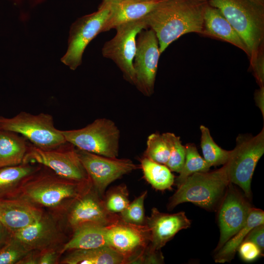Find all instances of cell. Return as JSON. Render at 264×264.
I'll return each mask as SVG.
<instances>
[{
  "label": "cell",
  "instance_id": "obj_19",
  "mask_svg": "<svg viewBox=\"0 0 264 264\" xmlns=\"http://www.w3.org/2000/svg\"><path fill=\"white\" fill-rule=\"evenodd\" d=\"M202 34L231 44L249 56L247 46L229 22L217 8L208 2L204 11Z\"/></svg>",
  "mask_w": 264,
  "mask_h": 264
},
{
  "label": "cell",
  "instance_id": "obj_35",
  "mask_svg": "<svg viewBox=\"0 0 264 264\" xmlns=\"http://www.w3.org/2000/svg\"><path fill=\"white\" fill-rule=\"evenodd\" d=\"M238 250L242 259L247 262H252L258 258L262 251L254 243L243 241L239 245Z\"/></svg>",
  "mask_w": 264,
  "mask_h": 264
},
{
  "label": "cell",
  "instance_id": "obj_34",
  "mask_svg": "<svg viewBox=\"0 0 264 264\" xmlns=\"http://www.w3.org/2000/svg\"><path fill=\"white\" fill-rule=\"evenodd\" d=\"M251 66L260 87L264 86V54L263 45L250 58Z\"/></svg>",
  "mask_w": 264,
  "mask_h": 264
},
{
  "label": "cell",
  "instance_id": "obj_6",
  "mask_svg": "<svg viewBox=\"0 0 264 264\" xmlns=\"http://www.w3.org/2000/svg\"><path fill=\"white\" fill-rule=\"evenodd\" d=\"M0 129L17 132L43 149L54 148L66 142L61 130L55 127L53 117L46 113L21 111L12 117L0 116Z\"/></svg>",
  "mask_w": 264,
  "mask_h": 264
},
{
  "label": "cell",
  "instance_id": "obj_25",
  "mask_svg": "<svg viewBox=\"0 0 264 264\" xmlns=\"http://www.w3.org/2000/svg\"><path fill=\"white\" fill-rule=\"evenodd\" d=\"M262 224H264V211L251 207L243 226L216 252L214 257L215 262L224 263L230 262L249 232L255 226Z\"/></svg>",
  "mask_w": 264,
  "mask_h": 264
},
{
  "label": "cell",
  "instance_id": "obj_5",
  "mask_svg": "<svg viewBox=\"0 0 264 264\" xmlns=\"http://www.w3.org/2000/svg\"><path fill=\"white\" fill-rule=\"evenodd\" d=\"M264 153V127L255 136L240 134L234 149L224 164L230 182L239 186L247 198L251 197L252 176Z\"/></svg>",
  "mask_w": 264,
  "mask_h": 264
},
{
  "label": "cell",
  "instance_id": "obj_13",
  "mask_svg": "<svg viewBox=\"0 0 264 264\" xmlns=\"http://www.w3.org/2000/svg\"><path fill=\"white\" fill-rule=\"evenodd\" d=\"M246 198L232 183H229L219 209L220 236L215 252L245 224L252 207Z\"/></svg>",
  "mask_w": 264,
  "mask_h": 264
},
{
  "label": "cell",
  "instance_id": "obj_11",
  "mask_svg": "<svg viewBox=\"0 0 264 264\" xmlns=\"http://www.w3.org/2000/svg\"><path fill=\"white\" fill-rule=\"evenodd\" d=\"M158 39L151 29L141 31L136 38V50L133 61L134 85L144 95L154 93L159 58Z\"/></svg>",
  "mask_w": 264,
  "mask_h": 264
},
{
  "label": "cell",
  "instance_id": "obj_39",
  "mask_svg": "<svg viewBox=\"0 0 264 264\" xmlns=\"http://www.w3.org/2000/svg\"><path fill=\"white\" fill-rule=\"evenodd\" d=\"M11 233L5 227L0 225V248L7 241Z\"/></svg>",
  "mask_w": 264,
  "mask_h": 264
},
{
  "label": "cell",
  "instance_id": "obj_16",
  "mask_svg": "<svg viewBox=\"0 0 264 264\" xmlns=\"http://www.w3.org/2000/svg\"><path fill=\"white\" fill-rule=\"evenodd\" d=\"M145 225L149 232V246L160 250L178 232L189 228L191 221L184 212L168 214L154 207L150 216L146 217Z\"/></svg>",
  "mask_w": 264,
  "mask_h": 264
},
{
  "label": "cell",
  "instance_id": "obj_26",
  "mask_svg": "<svg viewBox=\"0 0 264 264\" xmlns=\"http://www.w3.org/2000/svg\"><path fill=\"white\" fill-rule=\"evenodd\" d=\"M144 178L158 190L171 189L175 183V176L167 166L143 156L140 159Z\"/></svg>",
  "mask_w": 264,
  "mask_h": 264
},
{
  "label": "cell",
  "instance_id": "obj_42",
  "mask_svg": "<svg viewBox=\"0 0 264 264\" xmlns=\"http://www.w3.org/2000/svg\"><path fill=\"white\" fill-rule=\"evenodd\" d=\"M160 0L164 1V0ZM200 0L205 1H208L209 0Z\"/></svg>",
  "mask_w": 264,
  "mask_h": 264
},
{
  "label": "cell",
  "instance_id": "obj_41",
  "mask_svg": "<svg viewBox=\"0 0 264 264\" xmlns=\"http://www.w3.org/2000/svg\"><path fill=\"white\" fill-rule=\"evenodd\" d=\"M135 1H156V0H133Z\"/></svg>",
  "mask_w": 264,
  "mask_h": 264
},
{
  "label": "cell",
  "instance_id": "obj_17",
  "mask_svg": "<svg viewBox=\"0 0 264 264\" xmlns=\"http://www.w3.org/2000/svg\"><path fill=\"white\" fill-rule=\"evenodd\" d=\"M41 209L19 198L0 199V223L11 233L40 219Z\"/></svg>",
  "mask_w": 264,
  "mask_h": 264
},
{
  "label": "cell",
  "instance_id": "obj_15",
  "mask_svg": "<svg viewBox=\"0 0 264 264\" xmlns=\"http://www.w3.org/2000/svg\"><path fill=\"white\" fill-rule=\"evenodd\" d=\"M68 216V222L73 230L85 223H93L109 225L120 219L119 215L106 209L103 197L92 186L73 201Z\"/></svg>",
  "mask_w": 264,
  "mask_h": 264
},
{
  "label": "cell",
  "instance_id": "obj_29",
  "mask_svg": "<svg viewBox=\"0 0 264 264\" xmlns=\"http://www.w3.org/2000/svg\"><path fill=\"white\" fill-rule=\"evenodd\" d=\"M169 150V157L166 166L173 172L179 173L184 163L186 148L180 141L179 136L172 132L162 134Z\"/></svg>",
  "mask_w": 264,
  "mask_h": 264
},
{
  "label": "cell",
  "instance_id": "obj_4",
  "mask_svg": "<svg viewBox=\"0 0 264 264\" xmlns=\"http://www.w3.org/2000/svg\"><path fill=\"white\" fill-rule=\"evenodd\" d=\"M230 181L225 165L211 172H198L188 177L170 198L167 208L191 202L207 210L220 203Z\"/></svg>",
  "mask_w": 264,
  "mask_h": 264
},
{
  "label": "cell",
  "instance_id": "obj_14",
  "mask_svg": "<svg viewBox=\"0 0 264 264\" xmlns=\"http://www.w3.org/2000/svg\"><path fill=\"white\" fill-rule=\"evenodd\" d=\"M107 238L108 246L124 255L128 264L138 263L150 242L145 225H134L124 222L120 218L109 225Z\"/></svg>",
  "mask_w": 264,
  "mask_h": 264
},
{
  "label": "cell",
  "instance_id": "obj_12",
  "mask_svg": "<svg viewBox=\"0 0 264 264\" xmlns=\"http://www.w3.org/2000/svg\"><path fill=\"white\" fill-rule=\"evenodd\" d=\"M76 150L93 188L102 197L111 182L139 167L129 159L106 157L78 148Z\"/></svg>",
  "mask_w": 264,
  "mask_h": 264
},
{
  "label": "cell",
  "instance_id": "obj_21",
  "mask_svg": "<svg viewBox=\"0 0 264 264\" xmlns=\"http://www.w3.org/2000/svg\"><path fill=\"white\" fill-rule=\"evenodd\" d=\"M109 225L88 223L78 226L74 229L72 237L64 244L60 253L108 246L107 233Z\"/></svg>",
  "mask_w": 264,
  "mask_h": 264
},
{
  "label": "cell",
  "instance_id": "obj_28",
  "mask_svg": "<svg viewBox=\"0 0 264 264\" xmlns=\"http://www.w3.org/2000/svg\"><path fill=\"white\" fill-rule=\"evenodd\" d=\"M185 148L186 156L184 163L179 173V176L175 180L177 187L192 174L198 172H207L211 167L199 155L194 144H187Z\"/></svg>",
  "mask_w": 264,
  "mask_h": 264
},
{
  "label": "cell",
  "instance_id": "obj_43",
  "mask_svg": "<svg viewBox=\"0 0 264 264\" xmlns=\"http://www.w3.org/2000/svg\"><path fill=\"white\" fill-rule=\"evenodd\" d=\"M0 225H1L0 223Z\"/></svg>",
  "mask_w": 264,
  "mask_h": 264
},
{
  "label": "cell",
  "instance_id": "obj_3",
  "mask_svg": "<svg viewBox=\"0 0 264 264\" xmlns=\"http://www.w3.org/2000/svg\"><path fill=\"white\" fill-rule=\"evenodd\" d=\"M229 22L245 44L250 58L263 45L264 5L249 0H209Z\"/></svg>",
  "mask_w": 264,
  "mask_h": 264
},
{
  "label": "cell",
  "instance_id": "obj_27",
  "mask_svg": "<svg viewBox=\"0 0 264 264\" xmlns=\"http://www.w3.org/2000/svg\"><path fill=\"white\" fill-rule=\"evenodd\" d=\"M200 130V146L204 159L210 167L225 164L229 159L230 151L224 150L216 144L208 128L201 125Z\"/></svg>",
  "mask_w": 264,
  "mask_h": 264
},
{
  "label": "cell",
  "instance_id": "obj_22",
  "mask_svg": "<svg viewBox=\"0 0 264 264\" xmlns=\"http://www.w3.org/2000/svg\"><path fill=\"white\" fill-rule=\"evenodd\" d=\"M62 260L65 264H124L126 257L109 246L71 250Z\"/></svg>",
  "mask_w": 264,
  "mask_h": 264
},
{
  "label": "cell",
  "instance_id": "obj_32",
  "mask_svg": "<svg viewBox=\"0 0 264 264\" xmlns=\"http://www.w3.org/2000/svg\"><path fill=\"white\" fill-rule=\"evenodd\" d=\"M31 251L11 234L0 248V264H18Z\"/></svg>",
  "mask_w": 264,
  "mask_h": 264
},
{
  "label": "cell",
  "instance_id": "obj_23",
  "mask_svg": "<svg viewBox=\"0 0 264 264\" xmlns=\"http://www.w3.org/2000/svg\"><path fill=\"white\" fill-rule=\"evenodd\" d=\"M22 163L0 168V199L14 197L24 182L41 167V165Z\"/></svg>",
  "mask_w": 264,
  "mask_h": 264
},
{
  "label": "cell",
  "instance_id": "obj_33",
  "mask_svg": "<svg viewBox=\"0 0 264 264\" xmlns=\"http://www.w3.org/2000/svg\"><path fill=\"white\" fill-rule=\"evenodd\" d=\"M147 191L143 192L120 213L119 217L124 222L136 226H144L146 217L145 214L144 201Z\"/></svg>",
  "mask_w": 264,
  "mask_h": 264
},
{
  "label": "cell",
  "instance_id": "obj_18",
  "mask_svg": "<svg viewBox=\"0 0 264 264\" xmlns=\"http://www.w3.org/2000/svg\"><path fill=\"white\" fill-rule=\"evenodd\" d=\"M11 234L31 250L41 251L52 248L58 231L53 220L43 214L38 220Z\"/></svg>",
  "mask_w": 264,
  "mask_h": 264
},
{
  "label": "cell",
  "instance_id": "obj_20",
  "mask_svg": "<svg viewBox=\"0 0 264 264\" xmlns=\"http://www.w3.org/2000/svg\"><path fill=\"white\" fill-rule=\"evenodd\" d=\"M159 1L114 0L111 15L103 27L102 32L115 28L120 24L143 19Z\"/></svg>",
  "mask_w": 264,
  "mask_h": 264
},
{
  "label": "cell",
  "instance_id": "obj_40",
  "mask_svg": "<svg viewBox=\"0 0 264 264\" xmlns=\"http://www.w3.org/2000/svg\"><path fill=\"white\" fill-rule=\"evenodd\" d=\"M260 5H264V0H249Z\"/></svg>",
  "mask_w": 264,
  "mask_h": 264
},
{
  "label": "cell",
  "instance_id": "obj_1",
  "mask_svg": "<svg viewBox=\"0 0 264 264\" xmlns=\"http://www.w3.org/2000/svg\"><path fill=\"white\" fill-rule=\"evenodd\" d=\"M207 2L200 0H160L143 18L147 27L155 33L160 54L184 34L202 33L204 11Z\"/></svg>",
  "mask_w": 264,
  "mask_h": 264
},
{
  "label": "cell",
  "instance_id": "obj_36",
  "mask_svg": "<svg viewBox=\"0 0 264 264\" xmlns=\"http://www.w3.org/2000/svg\"><path fill=\"white\" fill-rule=\"evenodd\" d=\"M244 241H248L254 243L263 251L264 249V224L253 228L247 234Z\"/></svg>",
  "mask_w": 264,
  "mask_h": 264
},
{
  "label": "cell",
  "instance_id": "obj_24",
  "mask_svg": "<svg viewBox=\"0 0 264 264\" xmlns=\"http://www.w3.org/2000/svg\"><path fill=\"white\" fill-rule=\"evenodd\" d=\"M29 143L22 135L0 129V168L22 164Z\"/></svg>",
  "mask_w": 264,
  "mask_h": 264
},
{
  "label": "cell",
  "instance_id": "obj_7",
  "mask_svg": "<svg viewBox=\"0 0 264 264\" xmlns=\"http://www.w3.org/2000/svg\"><path fill=\"white\" fill-rule=\"evenodd\" d=\"M114 0H103L97 11L78 19L70 28L68 47L61 62L75 70L82 64L83 54L89 43L98 34L110 17Z\"/></svg>",
  "mask_w": 264,
  "mask_h": 264
},
{
  "label": "cell",
  "instance_id": "obj_31",
  "mask_svg": "<svg viewBox=\"0 0 264 264\" xmlns=\"http://www.w3.org/2000/svg\"><path fill=\"white\" fill-rule=\"evenodd\" d=\"M103 201L108 212L113 214L121 213L130 203L126 186L122 184L110 189L104 195Z\"/></svg>",
  "mask_w": 264,
  "mask_h": 264
},
{
  "label": "cell",
  "instance_id": "obj_2",
  "mask_svg": "<svg viewBox=\"0 0 264 264\" xmlns=\"http://www.w3.org/2000/svg\"><path fill=\"white\" fill-rule=\"evenodd\" d=\"M92 186L90 181L68 180L41 168L21 186L14 198L48 208L73 201Z\"/></svg>",
  "mask_w": 264,
  "mask_h": 264
},
{
  "label": "cell",
  "instance_id": "obj_30",
  "mask_svg": "<svg viewBox=\"0 0 264 264\" xmlns=\"http://www.w3.org/2000/svg\"><path fill=\"white\" fill-rule=\"evenodd\" d=\"M143 156L154 162L166 165L169 157V150L162 134L154 133L148 136Z\"/></svg>",
  "mask_w": 264,
  "mask_h": 264
},
{
  "label": "cell",
  "instance_id": "obj_8",
  "mask_svg": "<svg viewBox=\"0 0 264 264\" xmlns=\"http://www.w3.org/2000/svg\"><path fill=\"white\" fill-rule=\"evenodd\" d=\"M61 132L76 148L106 157L118 156L120 131L111 120L99 118L84 128Z\"/></svg>",
  "mask_w": 264,
  "mask_h": 264
},
{
  "label": "cell",
  "instance_id": "obj_37",
  "mask_svg": "<svg viewBox=\"0 0 264 264\" xmlns=\"http://www.w3.org/2000/svg\"><path fill=\"white\" fill-rule=\"evenodd\" d=\"M39 254L38 264H53L56 263L58 254L52 248L41 250Z\"/></svg>",
  "mask_w": 264,
  "mask_h": 264
},
{
  "label": "cell",
  "instance_id": "obj_38",
  "mask_svg": "<svg viewBox=\"0 0 264 264\" xmlns=\"http://www.w3.org/2000/svg\"><path fill=\"white\" fill-rule=\"evenodd\" d=\"M254 100L256 106L260 110L264 118V86L260 87V89L255 91Z\"/></svg>",
  "mask_w": 264,
  "mask_h": 264
},
{
  "label": "cell",
  "instance_id": "obj_9",
  "mask_svg": "<svg viewBox=\"0 0 264 264\" xmlns=\"http://www.w3.org/2000/svg\"><path fill=\"white\" fill-rule=\"evenodd\" d=\"M22 163L41 165L68 180L90 181L79 157L76 148L67 141L49 149L38 148L29 142Z\"/></svg>",
  "mask_w": 264,
  "mask_h": 264
},
{
  "label": "cell",
  "instance_id": "obj_10",
  "mask_svg": "<svg viewBox=\"0 0 264 264\" xmlns=\"http://www.w3.org/2000/svg\"><path fill=\"white\" fill-rule=\"evenodd\" d=\"M143 19L117 26L116 34L106 42L102 49L103 56L112 60L122 71L126 80L135 84L133 61L136 50V38L143 29H147Z\"/></svg>",
  "mask_w": 264,
  "mask_h": 264
}]
</instances>
